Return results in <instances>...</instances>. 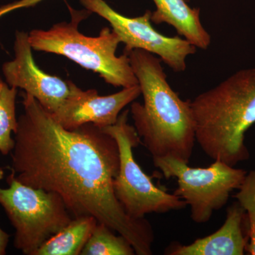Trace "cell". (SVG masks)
<instances>
[{"label":"cell","mask_w":255,"mask_h":255,"mask_svg":"<svg viewBox=\"0 0 255 255\" xmlns=\"http://www.w3.org/2000/svg\"><path fill=\"white\" fill-rule=\"evenodd\" d=\"M22 98L11 152L15 179L58 194L74 217L95 218L127 238L135 255H152L150 222L130 217L114 193L120 165L115 139L93 124L65 128L34 97L24 92Z\"/></svg>","instance_id":"cell-1"},{"label":"cell","mask_w":255,"mask_h":255,"mask_svg":"<svg viewBox=\"0 0 255 255\" xmlns=\"http://www.w3.org/2000/svg\"><path fill=\"white\" fill-rule=\"evenodd\" d=\"M143 97L132 102L134 128L152 158L172 157L189 164L196 142L191 100H182L172 90L162 60L141 49L128 54Z\"/></svg>","instance_id":"cell-2"},{"label":"cell","mask_w":255,"mask_h":255,"mask_svg":"<svg viewBox=\"0 0 255 255\" xmlns=\"http://www.w3.org/2000/svg\"><path fill=\"white\" fill-rule=\"evenodd\" d=\"M196 142L210 158L236 167L250 158L247 131L255 124V68L233 74L191 100Z\"/></svg>","instance_id":"cell-3"},{"label":"cell","mask_w":255,"mask_h":255,"mask_svg":"<svg viewBox=\"0 0 255 255\" xmlns=\"http://www.w3.org/2000/svg\"><path fill=\"white\" fill-rule=\"evenodd\" d=\"M70 9V22L55 23L49 29H34L28 33L32 49L66 57L82 68L99 74L107 83L115 87L138 85L128 55H116L121 43L118 34L108 27L102 28L98 36L82 34L79 25L92 12L87 9Z\"/></svg>","instance_id":"cell-4"},{"label":"cell","mask_w":255,"mask_h":255,"mask_svg":"<svg viewBox=\"0 0 255 255\" xmlns=\"http://www.w3.org/2000/svg\"><path fill=\"white\" fill-rule=\"evenodd\" d=\"M7 182L9 187L0 188V205L15 228L14 247L23 255H35L73 218L58 194L25 185L12 174Z\"/></svg>","instance_id":"cell-5"},{"label":"cell","mask_w":255,"mask_h":255,"mask_svg":"<svg viewBox=\"0 0 255 255\" xmlns=\"http://www.w3.org/2000/svg\"><path fill=\"white\" fill-rule=\"evenodd\" d=\"M129 112L125 110L121 113L114 125L101 128L115 139L119 147L120 165L114 182L116 197L127 214L134 219L184 209L187 206L185 201L157 187L134 158L132 149L141 140L135 128L128 124Z\"/></svg>","instance_id":"cell-6"},{"label":"cell","mask_w":255,"mask_h":255,"mask_svg":"<svg viewBox=\"0 0 255 255\" xmlns=\"http://www.w3.org/2000/svg\"><path fill=\"white\" fill-rule=\"evenodd\" d=\"M152 159L166 179H177L178 187L173 194L190 206L191 219L198 224L207 223L214 211L226 205L231 193L239 189L248 173L218 160L201 168L189 167L172 157Z\"/></svg>","instance_id":"cell-7"},{"label":"cell","mask_w":255,"mask_h":255,"mask_svg":"<svg viewBox=\"0 0 255 255\" xmlns=\"http://www.w3.org/2000/svg\"><path fill=\"white\" fill-rule=\"evenodd\" d=\"M85 9L98 14L110 23L125 44L124 53L141 49L157 55L174 72L181 73L187 68L186 59L196 52L195 46L180 36L161 34L151 24L152 11L137 17H128L111 7L105 0H79Z\"/></svg>","instance_id":"cell-8"},{"label":"cell","mask_w":255,"mask_h":255,"mask_svg":"<svg viewBox=\"0 0 255 255\" xmlns=\"http://www.w3.org/2000/svg\"><path fill=\"white\" fill-rule=\"evenodd\" d=\"M14 58L2 65L6 83L29 94L42 107L55 113L72 95L75 84L49 75L38 68L32 53L28 33L16 31L14 45Z\"/></svg>","instance_id":"cell-9"},{"label":"cell","mask_w":255,"mask_h":255,"mask_svg":"<svg viewBox=\"0 0 255 255\" xmlns=\"http://www.w3.org/2000/svg\"><path fill=\"white\" fill-rule=\"evenodd\" d=\"M141 95L139 85L122 89L108 96H100L96 90H84L74 85L72 95L52 117L62 127L75 129L93 124L104 128L114 125L122 111Z\"/></svg>","instance_id":"cell-10"},{"label":"cell","mask_w":255,"mask_h":255,"mask_svg":"<svg viewBox=\"0 0 255 255\" xmlns=\"http://www.w3.org/2000/svg\"><path fill=\"white\" fill-rule=\"evenodd\" d=\"M246 212L236 202L227 210L226 219L216 232L199 238L188 246L177 245L167 254L170 255H243L248 245L243 224Z\"/></svg>","instance_id":"cell-11"},{"label":"cell","mask_w":255,"mask_h":255,"mask_svg":"<svg viewBox=\"0 0 255 255\" xmlns=\"http://www.w3.org/2000/svg\"><path fill=\"white\" fill-rule=\"evenodd\" d=\"M156 10L151 14V22L167 23L173 26L178 35L191 44L206 50L211 43V37L200 18V9L191 8L186 0H152Z\"/></svg>","instance_id":"cell-12"},{"label":"cell","mask_w":255,"mask_h":255,"mask_svg":"<svg viewBox=\"0 0 255 255\" xmlns=\"http://www.w3.org/2000/svg\"><path fill=\"white\" fill-rule=\"evenodd\" d=\"M97 223L92 216L74 217L68 226L48 240L35 255H80Z\"/></svg>","instance_id":"cell-13"},{"label":"cell","mask_w":255,"mask_h":255,"mask_svg":"<svg viewBox=\"0 0 255 255\" xmlns=\"http://www.w3.org/2000/svg\"><path fill=\"white\" fill-rule=\"evenodd\" d=\"M104 223H97L80 255H134L135 250L127 238L116 236Z\"/></svg>","instance_id":"cell-14"},{"label":"cell","mask_w":255,"mask_h":255,"mask_svg":"<svg viewBox=\"0 0 255 255\" xmlns=\"http://www.w3.org/2000/svg\"><path fill=\"white\" fill-rule=\"evenodd\" d=\"M17 88L10 87L0 78V152L6 155L14 148L11 133L17 128L16 97Z\"/></svg>","instance_id":"cell-15"},{"label":"cell","mask_w":255,"mask_h":255,"mask_svg":"<svg viewBox=\"0 0 255 255\" xmlns=\"http://www.w3.org/2000/svg\"><path fill=\"white\" fill-rule=\"evenodd\" d=\"M239 191L234 196L243 208L248 224V245L247 251L255 255V169L247 173Z\"/></svg>","instance_id":"cell-16"},{"label":"cell","mask_w":255,"mask_h":255,"mask_svg":"<svg viewBox=\"0 0 255 255\" xmlns=\"http://www.w3.org/2000/svg\"><path fill=\"white\" fill-rule=\"evenodd\" d=\"M43 0H18L10 4L0 6V18L4 15L18 9L31 7L41 2Z\"/></svg>","instance_id":"cell-17"},{"label":"cell","mask_w":255,"mask_h":255,"mask_svg":"<svg viewBox=\"0 0 255 255\" xmlns=\"http://www.w3.org/2000/svg\"><path fill=\"white\" fill-rule=\"evenodd\" d=\"M4 177V170L0 167V180ZM9 236L0 228V255L6 254V247L9 243Z\"/></svg>","instance_id":"cell-18"},{"label":"cell","mask_w":255,"mask_h":255,"mask_svg":"<svg viewBox=\"0 0 255 255\" xmlns=\"http://www.w3.org/2000/svg\"><path fill=\"white\" fill-rule=\"evenodd\" d=\"M186 1H187V2H189V1H191V0H186Z\"/></svg>","instance_id":"cell-19"}]
</instances>
